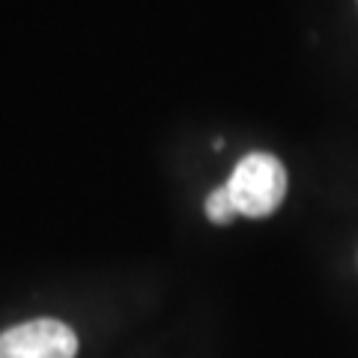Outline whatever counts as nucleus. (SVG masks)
I'll return each instance as SVG.
<instances>
[{
  "label": "nucleus",
  "instance_id": "nucleus-1",
  "mask_svg": "<svg viewBox=\"0 0 358 358\" xmlns=\"http://www.w3.org/2000/svg\"><path fill=\"white\" fill-rule=\"evenodd\" d=\"M239 215L266 218L284 203L287 171L272 152H248L224 182Z\"/></svg>",
  "mask_w": 358,
  "mask_h": 358
},
{
  "label": "nucleus",
  "instance_id": "nucleus-2",
  "mask_svg": "<svg viewBox=\"0 0 358 358\" xmlns=\"http://www.w3.org/2000/svg\"><path fill=\"white\" fill-rule=\"evenodd\" d=\"M78 334L60 320H30L0 331V358H75Z\"/></svg>",
  "mask_w": 358,
  "mask_h": 358
},
{
  "label": "nucleus",
  "instance_id": "nucleus-3",
  "mask_svg": "<svg viewBox=\"0 0 358 358\" xmlns=\"http://www.w3.org/2000/svg\"><path fill=\"white\" fill-rule=\"evenodd\" d=\"M206 215L209 221H215V224H230L233 218L239 215L236 206H233V200H230V192L227 188H215L209 197H206Z\"/></svg>",
  "mask_w": 358,
  "mask_h": 358
}]
</instances>
